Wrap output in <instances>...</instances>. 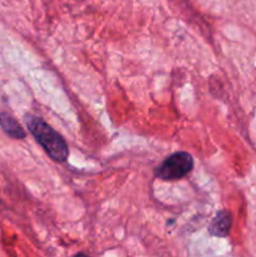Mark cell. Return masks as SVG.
<instances>
[{"label":"cell","mask_w":256,"mask_h":257,"mask_svg":"<svg viewBox=\"0 0 256 257\" xmlns=\"http://www.w3.org/2000/svg\"><path fill=\"white\" fill-rule=\"evenodd\" d=\"M29 132L34 136L35 141L44 148L52 160L57 162H64L68 158V146L62 136L53 130L45 120L34 114H27L24 117Z\"/></svg>","instance_id":"obj_1"},{"label":"cell","mask_w":256,"mask_h":257,"mask_svg":"<svg viewBox=\"0 0 256 257\" xmlns=\"http://www.w3.org/2000/svg\"><path fill=\"white\" fill-rule=\"evenodd\" d=\"M193 158L187 152H176L166 158L162 165L156 168L155 175L160 180L175 181L183 178L192 171Z\"/></svg>","instance_id":"obj_2"},{"label":"cell","mask_w":256,"mask_h":257,"mask_svg":"<svg viewBox=\"0 0 256 257\" xmlns=\"http://www.w3.org/2000/svg\"><path fill=\"white\" fill-rule=\"evenodd\" d=\"M231 226H232L231 213L225 210L218 211L208 226V232L216 237H226L230 233Z\"/></svg>","instance_id":"obj_3"},{"label":"cell","mask_w":256,"mask_h":257,"mask_svg":"<svg viewBox=\"0 0 256 257\" xmlns=\"http://www.w3.org/2000/svg\"><path fill=\"white\" fill-rule=\"evenodd\" d=\"M0 127L9 137L15 138V140H24L25 136H27L25 131L20 127L19 123L12 115L5 112H0Z\"/></svg>","instance_id":"obj_4"}]
</instances>
